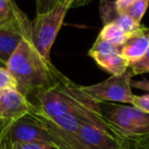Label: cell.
Listing matches in <instances>:
<instances>
[{
    "instance_id": "603a6c76",
    "label": "cell",
    "mask_w": 149,
    "mask_h": 149,
    "mask_svg": "<svg viewBox=\"0 0 149 149\" xmlns=\"http://www.w3.org/2000/svg\"><path fill=\"white\" fill-rule=\"evenodd\" d=\"M91 1L92 0H61V2L68 8V10L70 8H77V7L83 6V5L90 3Z\"/></svg>"
},
{
    "instance_id": "e0dca14e",
    "label": "cell",
    "mask_w": 149,
    "mask_h": 149,
    "mask_svg": "<svg viewBox=\"0 0 149 149\" xmlns=\"http://www.w3.org/2000/svg\"><path fill=\"white\" fill-rule=\"evenodd\" d=\"M129 68L133 70L134 76L149 72V49L142 59H140L137 62H134V63L129 64Z\"/></svg>"
},
{
    "instance_id": "44dd1931",
    "label": "cell",
    "mask_w": 149,
    "mask_h": 149,
    "mask_svg": "<svg viewBox=\"0 0 149 149\" xmlns=\"http://www.w3.org/2000/svg\"><path fill=\"white\" fill-rule=\"evenodd\" d=\"M11 123H0V149H7V135Z\"/></svg>"
},
{
    "instance_id": "d4e9b609",
    "label": "cell",
    "mask_w": 149,
    "mask_h": 149,
    "mask_svg": "<svg viewBox=\"0 0 149 149\" xmlns=\"http://www.w3.org/2000/svg\"><path fill=\"white\" fill-rule=\"evenodd\" d=\"M131 86H132V88L143 90V91H146L149 93V81H147L145 79L142 80V81H132L131 82Z\"/></svg>"
},
{
    "instance_id": "30bf717a",
    "label": "cell",
    "mask_w": 149,
    "mask_h": 149,
    "mask_svg": "<svg viewBox=\"0 0 149 149\" xmlns=\"http://www.w3.org/2000/svg\"><path fill=\"white\" fill-rule=\"evenodd\" d=\"M149 49V28L142 25L134 31L130 38L120 47V55L129 62L134 63L142 59Z\"/></svg>"
},
{
    "instance_id": "5bb4252c",
    "label": "cell",
    "mask_w": 149,
    "mask_h": 149,
    "mask_svg": "<svg viewBox=\"0 0 149 149\" xmlns=\"http://www.w3.org/2000/svg\"><path fill=\"white\" fill-rule=\"evenodd\" d=\"M148 6L149 0H136V2L125 13V15L132 17L137 23H141Z\"/></svg>"
},
{
    "instance_id": "52a82bcc",
    "label": "cell",
    "mask_w": 149,
    "mask_h": 149,
    "mask_svg": "<svg viewBox=\"0 0 149 149\" xmlns=\"http://www.w3.org/2000/svg\"><path fill=\"white\" fill-rule=\"evenodd\" d=\"M78 138L85 149H129L134 140L88 124L81 126Z\"/></svg>"
},
{
    "instance_id": "4316f807",
    "label": "cell",
    "mask_w": 149,
    "mask_h": 149,
    "mask_svg": "<svg viewBox=\"0 0 149 149\" xmlns=\"http://www.w3.org/2000/svg\"><path fill=\"white\" fill-rule=\"evenodd\" d=\"M6 1H11V0H6Z\"/></svg>"
},
{
    "instance_id": "5b68a950",
    "label": "cell",
    "mask_w": 149,
    "mask_h": 149,
    "mask_svg": "<svg viewBox=\"0 0 149 149\" xmlns=\"http://www.w3.org/2000/svg\"><path fill=\"white\" fill-rule=\"evenodd\" d=\"M133 70L130 68L123 74L110 76L101 83L91 86H81V90L97 102H120L132 104L135 94L132 92Z\"/></svg>"
},
{
    "instance_id": "8fae6325",
    "label": "cell",
    "mask_w": 149,
    "mask_h": 149,
    "mask_svg": "<svg viewBox=\"0 0 149 149\" xmlns=\"http://www.w3.org/2000/svg\"><path fill=\"white\" fill-rule=\"evenodd\" d=\"M99 13L104 25L114 24L126 33H132L142 27L141 23H137L132 17L118 13L116 3L112 0H100Z\"/></svg>"
},
{
    "instance_id": "4fadbf2b",
    "label": "cell",
    "mask_w": 149,
    "mask_h": 149,
    "mask_svg": "<svg viewBox=\"0 0 149 149\" xmlns=\"http://www.w3.org/2000/svg\"><path fill=\"white\" fill-rule=\"evenodd\" d=\"M132 33H126L114 24H107V25L103 26L98 37L105 40V41L110 42L118 47H122L127 42V40L130 38Z\"/></svg>"
},
{
    "instance_id": "7c38bea8",
    "label": "cell",
    "mask_w": 149,
    "mask_h": 149,
    "mask_svg": "<svg viewBox=\"0 0 149 149\" xmlns=\"http://www.w3.org/2000/svg\"><path fill=\"white\" fill-rule=\"evenodd\" d=\"M89 56L95 60V62L103 68L104 70L110 72L111 76L123 74L129 68V62L120 55V53H96L88 52Z\"/></svg>"
},
{
    "instance_id": "cb8c5ba5",
    "label": "cell",
    "mask_w": 149,
    "mask_h": 149,
    "mask_svg": "<svg viewBox=\"0 0 149 149\" xmlns=\"http://www.w3.org/2000/svg\"><path fill=\"white\" fill-rule=\"evenodd\" d=\"M129 149H149V139H134Z\"/></svg>"
},
{
    "instance_id": "7a4b0ae2",
    "label": "cell",
    "mask_w": 149,
    "mask_h": 149,
    "mask_svg": "<svg viewBox=\"0 0 149 149\" xmlns=\"http://www.w3.org/2000/svg\"><path fill=\"white\" fill-rule=\"evenodd\" d=\"M30 34L24 37L5 65L17 81V91L28 99L49 85L55 68L38 52Z\"/></svg>"
},
{
    "instance_id": "2e32d148",
    "label": "cell",
    "mask_w": 149,
    "mask_h": 149,
    "mask_svg": "<svg viewBox=\"0 0 149 149\" xmlns=\"http://www.w3.org/2000/svg\"><path fill=\"white\" fill-rule=\"evenodd\" d=\"M89 52H96V53H120V47L97 37L96 41L94 42L93 46L90 48Z\"/></svg>"
},
{
    "instance_id": "d6986e66",
    "label": "cell",
    "mask_w": 149,
    "mask_h": 149,
    "mask_svg": "<svg viewBox=\"0 0 149 149\" xmlns=\"http://www.w3.org/2000/svg\"><path fill=\"white\" fill-rule=\"evenodd\" d=\"M37 7V15L45 13L53 9L61 0H35Z\"/></svg>"
},
{
    "instance_id": "9c48e42d",
    "label": "cell",
    "mask_w": 149,
    "mask_h": 149,
    "mask_svg": "<svg viewBox=\"0 0 149 149\" xmlns=\"http://www.w3.org/2000/svg\"><path fill=\"white\" fill-rule=\"evenodd\" d=\"M33 103L17 90L0 92V123H13L29 114Z\"/></svg>"
},
{
    "instance_id": "ac0fdd59",
    "label": "cell",
    "mask_w": 149,
    "mask_h": 149,
    "mask_svg": "<svg viewBox=\"0 0 149 149\" xmlns=\"http://www.w3.org/2000/svg\"><path fill=\"white\" fill-rule=\"evenodd\" d=\"M7 149H54L53 147L41 143H26L15 142L9 144L7 142Z\"/></svg>"
},
{
    "instance_id": "7402d4cb",
    "label": "cell",
    "mask_w": 149,
    "mask_h": 149,
    "mask_svg": "<svg viewBox=\"0 0 149 149\" xmlns=\"http://www.w3.org/2000/svg\"><path fill=\"white\" fill-rule=\"evenodd\" d=\"M135 2H136V0H114L116 9H118V13H122V15H125V13H126Z\"/></svg>"
},
{
    "instance_id": "484cf974",
    "label": "cell",
    "mask_w": 149,
    "mask_h": 149,
    "mask_svg": "<svg viewBox=\"0 0 149 149\" xmlns=\"http://www.w3.org/2000/svg\"><path fill=\"white\" fill-rule=\"evenodd\" d=\"M7 22H9V21H6V19H3V17L0 15V26L3 25V24H5V23H7Z\"/></svg>"
},
{
    "instance_id": "277c9868",
    "label": "cell",
    "mask_w": 149,
    "mask_h": 149,
    "mask_svg": "<svg viewBox=\"0 0 149 149\" xmlns=\"http://www.w3.org/2000/svg\"><path fill=\"white\" fill-rule=\"evenodd\" d=\"M68 8L59 2L53 9L45 13L37 15L31 22L32 43L46 60L50 61V51L58 32L63 25Z\"/></svg>"
},
{
    "instance_id": "83f0119b",
    "label": "cell",
    "mask_w": 149,
    "mask_h": 149,
    "mask_svg": "<svg viewBox=\"0 0 149 149\" xmlns=\"http://www.w3.org/2000/svg\"><path fill=\"white\" fill-rule=\"evenodd\" d=\"M0 65H2V64H1V63H0ZM2 66H3V65H2Z\"/></svg>"
},
{
    "instance_id": "3957f363",
    "label": "cell",
    "mask_w": 149,
    "mask_h": 149,
    "mask_svg": "<svg viewBox=\"0 0 149 149\" xmlns=\"http://www.w3.org/2000/svg\"><path fill=\"white\" fill-rule=\"evenodd\" d=\"M103 118L122 136L131 139H149V113L134 105L99 102Z\"/></svg>"
},
{
    "instance_id": "ba28073f",
    "label": "cell",
    "mask_w": 149,
    "mask_h": 149,
    "mask_svg": "<svg viewBox=\"0 0 149 149\" xmlns=\"http://www.w3.org/2000/svg\"><path fill=\"white\" fill-rule=\"evenodd\" d=\"M7 142L9 144L15 142L41 143L55 149L53 140L47 130L37 118L30 113L11 123L7 135Z\"/></svg>"
},
{
    "instance_id": "8992f818",
    "label": "cell",
    "mask_w": 149,
    "mask_h": 149,
    "mask_svg": "<svg viewBox=\"0 0 149 149\" xmlns=\"http://www.w3.org/2000/svg\"><path fill=\"white\" fill-rule=\"evenodd\" d=\"M31 33V22L19 9L13 19L0 26V63L6 65L24 37Z\"/></svg>"
},
{
    "instance_id": "9a60e30c",
    "label": "cell",
    "mask_w": 149,
    "mask_h": 149,
    "mask_svg": "<svg viewBox=\"0 0 149 149\" xmlns=\"http://www.w3.org/2000/svg\"><path fill=\"white\" fill-rule=\"evenodd\" d=\"M17 90V83L6 66L0 65V92Z\"/></svg>"
},
{
    "instance_id": "ffe728a7",
    "label": "cell",
    "mask_w": 149,
    "mask_h": 149,
    "mask_svg": "<svg viewBox=\"0 0 149 149\" xmlns=\"http://www.w3.org/2000/svg\"><path fill=\"white\" fill-rule=\"evenodd\" d=\"M132 105L149 113V93L145 95H134Z\"/></svg>"
},
{
    "instance_id": "6da1fadb",
    "label": "cell",
    "mask_w": 149,
    "mask_h": 149,
    "mask_svg": "<svg viewBox=\"0 0 149 149\" xmlns=\"http://www.w3.org/2000/svg\"><path fill=\"white\" fill-rule=\"evenodd\" d=\"M32 97L35 101H31L33 103L31 111L45 118L70 114L85 124L118 134L101 116L99 102L88 97L81 90V86L70 81L56 68H53L49 85Z\"/></svg>"
}]
</instances>
